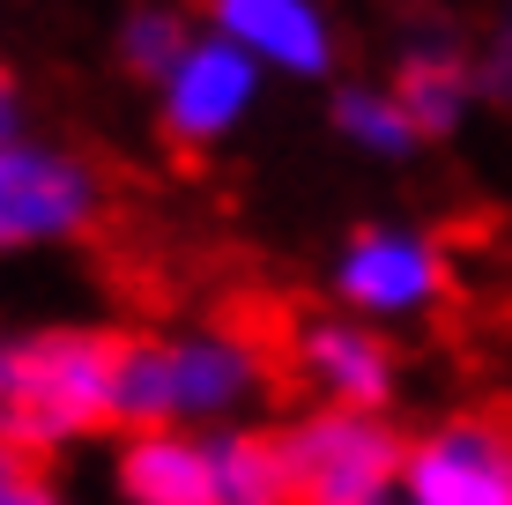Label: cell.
Listing matches in <instances>:
<instances>
[{
  "instance_id": "cell-1",
  "label": "cell",
  "mask_w": 512,
  "mask_h": 505,
  "mask_svg": "<svg viewBox=\"0 0 512 505\" xmlns=\"http://www.w3.org/2000/svg\"><path fill=\"white\" fill-rule=\"evenodd\" d=\"M119 357L127 342L104 327H38L15 335L0 357V416H8L15 461L60 454L75 439L119 424Z\"/></svg>"
},
{
  "instance_id": "cell-2",
  "label": "cell",
  "mask_w": 512,
  "mask_h": 505,
  "mask_svg": "<svg viewBox=\"0 0 512 505\" xmlns=\"http://www.w3.org/2000/svg\"><path fill=\"white\" fill-rule=\"evenodd\" d=\"M282 454H290V476H297V505H386L401 491L409 439L372 409L312 402L305 416L282 424Z\"/></svg>"
},
{
  "instance_id": "cell-3",
  "label": "cell",
  "mask_w": 512,
  "mask_h": 505,
  "mask_svg": "<svg viewBox=\"0 0 512 505\" xmlns=\"http://www.w3.org/2000/svg\"><path fill=\"white\" fill-rule=\"evenodd\" d=\"M104 216V171L90 156L15 134L0 142V246H75Z\"/></svg>"
},
{
  "instance_id": "cell-4",
  "label": "cell",
  "mask_w": 512,
  "mask_h": 505,
  "mask_svg": "<svg viewBox=\"0 0 512 505\" xmlns=\"http://www.w3.org/2000/svg\"><path fill=\"white\" fill-rule=\"evenodd\" d=\"M327 283H334V305L372 320V327L379 320H423L431 305H446L453 260L416 223H364V231H349L334 246Z\"/></svg>"
},
{
  "instance_id": "cell-5",
  "label": "cell",
  "mask_w": 512,
  "mask_h": 505,
  "mask_svg": "<svg viewBox=\"0 0 512 505\" xmlns=\"http://www.w3.org/2000/svg\"><path fill=\"white\" fill-rule=\"evenodd\" d=\"M401 505H512V416L453 409L409 439Z\"/></svg>"
},
{
  "instance_id": "cell-6",
  "label": "cell",
  "mask_w": 512,
  "mask_h": 505,
  "mask_svg": "<svg viewBox=\"0 0 512 505\" xmlns=\"http://www.w3.org/2000/svg\"><path fill=\"white\" fill-rule=\"evenodd\" d=\"M260 82H268V67L245 60L231 38L201 30V38L186 45V60L156 82V127H164L171 149H223L245 119H253Z\"/></svg>"
},
{
  "instance_id": "cell-7",
  "label": "cell",
  "mask_w": 512,
  "mask_h": 505,
  "mask_svg": "<svg viewBox=\"0 0 512 505\" xmlns=\"http://www.w3.org/2000/svg\"><path fill=\"white\" fill-rule=\"evenodd\" d=\"M171 372H179V431H223L260 402L268 350H260V335L216 320L193 335H171Z\"/></svg>"
},
{
  "instance_id": "cell-8",
  "label": "cell",
  "mask_w": 512,
  "mask_h": 505,
  "mask_svg": "<svg viewBox=\"0 0 512 505\" xmlns=\"http://www.w3.org/2000/svg\"><path fill=\"white\" fill-rule=\"evenodd\" d=\"M297 372H305V387L320 394L327 409H372V416L394 409V387H401L394 342H386L372 320H357V312L297 327Z\"/></svg>"
},
{
  "instance_id": "cell-9",
  "label": "cell",
  "mask_w": 512,
  "mask_h": 505,
  "mask_svg": "<svg viewBox=\"0 0 512 505\" xmlns=\"http://www.w3.org/2000/svg\"><path fill=\"white\" fill-rule=\"evenodd\" d=\"M208 30L231 38L268 75H290V82L334 75V52H342L334 15L320 0H208Z\"/></svg>"
},
{
  "instance_id": "cell-10",
  "label": "cell",
  "mask_w": 512,
  "mask_h": 505,
  "mask_svg": "<svg viewBox=\"0 0 512 505\" xmlns=\"http://www.w3.org/2000/svg\"><path fill=\"white\" fill-rule=\"evenodd\" d=\"M112 491L119 505H223L208 431H127L112 454Z\"/></svg>"
},
{
  "instance_id": "cell-11",
  "label": "cell",
  "mask_w": 512,
  "mask_h": 505,
  "mask_svg": "<svg viewBox=\"0 0 512 505\" xmlns=\"http://www.w3.org/2000/svg\"><path fill=\"white\" fill-rule=\"evenodd\" d=\"M475 90H483V82H475V60L453 38H409V45H401L394 97H401V112L416 119L423 142H446V134L468 119Z\"/></svg>"
},
{
  "instance_id": "cell-12",
  "label": "cell",
  "mask_w": 512,
  "mask_h": 505,
  "mask_svg": "<svg viewBox=\"0 0 512 505\" xmlns=\"http://www.w3.org/2000/svg\"><path fill=\"white\" fill-rule=\"evenodd\" d=\"M208 461H216V498L223 505H297V476H290V454H282V431L223 424V431H208Z\"/></svg>"
},
{
  "instance_id": "cell-13",
  "label": "cell",
  "mask_w": 512,
  "mask_h": 505,
  "mask_svg": "<svg viewBox=\"0 0 512 505\" xmlns=\"http://www.w3.org/2000/svg\"><path fill=\"white\" fill-rule=\"evenodd\" d=\"M171 424H179L171 335H134L119 357V431H171Z\"/></svg>"
},
{
  "instance_id": "cell-14",
  "label": "cell",
  "mask_w": 512,
  "mask_h": 505,
  "mask_svg": "<svg viewBox=\"0 0 512 505\" xmlns=\"http://www.w3.org/2000/svg\"><path fill=\"white\" fill-rule=\"evenodd\" d=\"M327 127L342 134L349 149H364V156H409L423 142L416 119L401 112V97L379 90V82H342L334 104H327Z\"/></svg>"
},
{
  "instance_id": "cell-15",
  "label": "cell",
  "mask_w": 512,
  "mask_h": 505,
  "mask_svg": "<svg viewBox=\"0 0 512 505\" xmlns=\"http://www.w3.org/2000/svg\"><path fill=\"white\" fill-rule=\"evenodd\" d=\"M186 45H193V30H186L179 8H134L127 23H119V38H112V60L127 67L134 82H164L171 67L186 60Z\"/></svg>"
},
{
  "instance_id": "cell-16",
  "label": "cell",
  "mask_w": 512,
  "mask_h": 505,
  "mask_svg": "<svg viewBox=\"0 0 512 505\" xmlns=\"http://www.w3.org/2000/svg\"><path fill=\"white\" fill-rule=\"evenodd\" d=\"M475 82H483L490 104H512V8L498 15V30H490L483 52H475Z\"/></svg>"
},
{
  "instance_id": "cell-17",
  "label": "cell",
  "mask_w": 512,
  "mask_h": 505,
  "mask_svg": "<svg viewBox=\"0 0 512 505\" xmlns=\"http://www.w3.org/2000/svg\"><path fill=\"white\" fill-rule=\"evenodd\" d=\"M0 505H67V491L45 476V468H30V461H15L8 476H0Z\"/></svg>"
}]
</instances>
